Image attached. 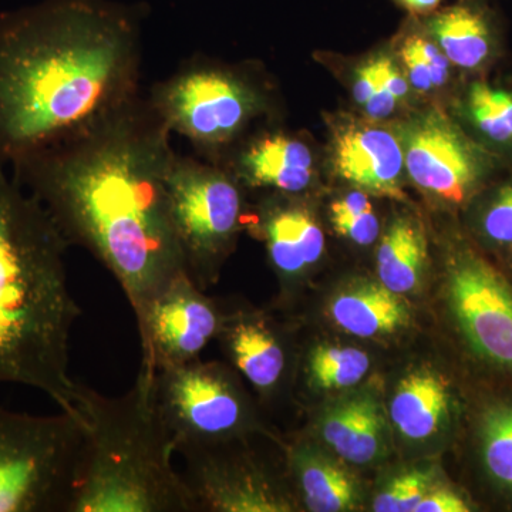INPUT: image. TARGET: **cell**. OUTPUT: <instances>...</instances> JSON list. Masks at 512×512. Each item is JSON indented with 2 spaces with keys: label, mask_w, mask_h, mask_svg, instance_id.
Segmentation results:
<instances>
[{
  "label": "cell",
  "mask_w": 512,
  "mask_h": 512,
  "mask_svg": "<svg viewBox=\"0 0 512 512\" xmlns=\"http://www.w3.org/2000/svg\"><path fill=\"white\" fill-rule=\"evenodd\" d=\"M171 130L148 97L82 136L9 168L64 241L106 266L143 328L151 305L188 274L168 204Z\"/></svg>",
  "instance_id": "cell-1"
},
{
  "label": "cell",
  "mask_w": 512,
  "mask_h": 512,
  "mask_svg": "<svg viewBox=\"0 0 512 512\" xmlns=\"http://www.w3.org/2000/svg\"><path fill=\"white\" fill-rule=\"evenodd\" d=\"M141 12L46 0L0 18V164L82 136L141 96Z\"/></svg>",
  "instance_id": "cell-2"
},
{
  "label": "cell",
  "mask_w": 512,
  "mask_h": 512,
  "mask_svg": "<svg viewBox=\"0 0 512 512\" xmlns=\"http://www.w3.org/2000/svg\"><path fill=\"white\" fill-rule=\"evenodd\" d=\"M67 247L45 208L0 164V384L32 387L77 416L70 340L82 309Z\"/></svg>",
  "instance_id": "cell-3"
},
{
  "label": "cell",
  "mask_w": 512,
  "mask_h": 512,
  "mask_svg": "<svg viewBox=\"0 0 512 512\" xmlns=\"http://www.w3.org/2000/svg\"><path fill=\"white\" fill-rule=\"evenodd\" d=\"M153 380L140 370L117 397L79 382L77 417L86 437L69 512H195L174 467V441L154 403Z\"/></svg>",
  "instance_id": "cell-4"
},
{
  "label": "cell",
  "mask_w": 512,
  "mask_h": 512,
  "mask_svg": "<svg viewBox=\"0 0 512 512\" xmlns=\"http://www.w3.org/2000/svg\"><path fill=\"white\" fill-rule=\"evenodd\" d=\"M79 417L0 407V512H69L84 448Z\"/></svg>",
  "instance_id": "cell-5"
},
{
  "label": "cell",
  "mask_w": 512,
  "mask_h": 512,
  "mask_svg": "<svg viewBox=\"0 0 512 512\" xmlns=\"http://www.w3.org/2000/svg\"><path fill=\"white\" fill-rule=\"evenodd\" d=\"M148 99L171 133L207 158L229 146L262 106L259 93L237 73L194 57L154 84Z\"/></svg>",
  "instance_id": "cell-6"
},
{
  "label": "cell",
  "mask_w": 512,
  "mask_h": 512,
  "mask_svg": "<svg viewBox=\"0 0 512 512\" xmlns=\"http://www.w3.org/2000/svg\"><path fill=\"white\" fill-rule=\"evenodd\" d=\"M168 204L185 268L205 291L217 278L242 220L237 180L220 165L177 153L167 175Z\"/></svg>",
  "instance_id": "cell-7"
},
{
  "label": "cell",
  "mask_w": 512,
  "mask_h": 512,
  "mask_svg": "<svg viewBox=\"0 0 512 512\" xmlns=\"http://www.w3.org/2000/svg\"><path fill=\"white\" fill-rule=\"evenodd\" d=\"M153 396L174 450L187 444L229 440L249 421L247 400L218 363L197 359L157 370Z\"/></svg>",
  "instance_id": "cell-8"
},
{
  "label": "cell",
  "mask_w": 512,
  "mask_h": 512,
  "mask_svg": "<svg viewBox=\"0 0 512 512\" xmlns=\"http://www.w3.org/2000/svg\"><path fill=\"white\" fill-rule=\"evenodd\" d=\"M222 313L190 275L184 274L153 302L143 328L141 372L184 365L200 359L202 350L220 333Z\"/></svg>",
  "instance_id": "cell-9"
},
{
  "label": "cell",
  "mask_w": 512,
  "mask_h": 512,
  "mask_svg": "<svg viewBox=\"0 0 512 512\" xmlns=\"http://www.w3.org/2000/svg\"><path fill=\"white\" fill-rule=\"evenodd\" d=\"M184 458L181 476L195 512H278L291 510L288 495L247 456H224L218 441L175 448Z\"/></svg>",
  "instance_id": "cell-10"
},
{
  "label": "cell",
  "mask_w": 512,
  "mask_h": 512,
  "mask_svg": "<svg viewBox=\"0 0 512 512\" xmlns=\"http://www.w3.org/2000/svg\"><path fill=\"white\" fill-rule=\"evenodd\" d=\"M450 299L473 348L491 362L512 366V289L504 279L484 262L464 259L451 274Z\"/></svg>",
  "instance_id": "cell-11"
},
{
  "label": "cell",
  "mask_w": 512,
  "mask_h": 512,
  "mask_svg": "<svg viewBox=\"0 0 512 512\" xmlns=\"http://www.w3.org/2000/svg\"><path fill=\"white\" fill-rule=\"evenodd\" d=\"M402 147L407 173L419 187L448 201L466 198L477 178V158L443 114L431 111L412 121Z\"/></svg>",
  "instance_id": "cell-12"
},
{
  "label": "cell",
  "mask_w": 512,
  "mask_h": 512,
  "mask_svg": "<svg viewBox=\"0 0 512 512\" xmlns=\"http://www.w3.org/2000/svg\"><path fill=\"white\" fill-rule=\"evenodd\" d=\"M335 167L340 177L384 197L403 198V147L389 131L350 126L335 140Z\"/></svg>",
  "instance_id": "cell-13"
},
{
  "label": "cell",
  "mask_w": 512,
  "mask_h": 512,
  "mask_svg": "<svg viewBox=\"0 0 512 512\" xmlns=\"http://www.w3.org/2000/svg\"><path fill=\"white\" fill-rule=\"evenodd\" d=\"M237 174L251 187L296 194L311 184L312 153L305 143L291 136L262 134L237 157Z\"/></svg>",
  "instance_id": "cell-14"
},
{
  "label": "cell",
  "mask_w": 512,
  "mask_h": 512,
  "mask_svg": "<svg viewBox=\"0 0 512 512\" xmlns=\"http://www.w3.org/2000/svg\"><path fill=\"white\" fill-rule=\"evenodd\" d=\"M218 336L224 340L232 363L261 393H271L282 382L286 353L281 339L268 320L258 315H222Z\"/></svg>",
  "instance_id": "cell-15"
},
{
  "label": "cell",
  "mask_w": 512,
  "mask_h": 512,
  "mask_svg": "<svg viewBox=\"0 0 512 512\" xmlns=\"http://www.w3.org/2000/svg\"><path fill=\"white\" fill-rule=\"evenodd\" d=\"M384 417L370 396L350 397L330 407L322 420L323 439L340 457L367 464L382 451Z\"/></svg>",
  "instance_id": "cell-16"
},
{
  "label": "cell",
  "mask_w": 512,
  "mask_h": 512,
  "mask_svg": "<svg viewBox=\"0 0 512 512\" xmlns=\"http://www.w3.org/2000/svg\"><path fill=\"white\" fill-rule=\"evenodd\" d=\"M330 315L339 328L359 338L392 333L409 322L406 303L382 282H363L340 292L330 305Z\"/></svg>",
  "instance_id": "cell-17"
},
{
  "label": "cell",
  "mask_w": 512,
  "mask_h": 512,
  "mask_svg": "<svg viewBox=\"0 0 512 512\" xmlns=\"http://www.w3.org/2000/svg\"><path fill=\"white\" fill-rule=\"evenodd\" d=\"M448 413V393L430 372L404 377L390 406L394 426L410 440H426L437 433Z\"/></svg>",
  "instance_id": "cell-18"
},
{
  "label": "cell",
  "mask_w": 512,
  "mask_h": 512,
  "mask_svg": "<svg viewBox=\"0 0 512 512\" xmlns=\"http://www.w3.org/2000/svg\"><path fill=\"white\" fill-rule=\"evenodd\" d=\"M293 471L309 510L339 512L353 510L357 501L355 481L348 471L316 448H296Z\"/></svg>",
  "instance_id": "cell-19"
},
{
  "label": "cell",
  "mask_w": 512,
  "mask_h": 512,
  "mask_svg": "<svg viewBox=\"0 0 512 512\" xmlns=\"http://www.w3.org/2000/svg\"><path fill=\"white\" fill-rule=\"evenodd\" d=\"M427 259V244L419 222L397 218L387 229L377 252L380 282L394 293L413 292Z\"/></svg>",
  "instance_id": "cell-20"
},
{
  "label": "cell",
  "mask_w": 512,
  "mask_h": 512,
  "mask_svg": "<svg viewBox=\"0 0 512 512\" xmlns=\"http://www.w3.org/2000/svg\"><path fill=\"white\" fill-rule=\"evenodd\" d=\"M429 30L448 62L463 69L480 66L490 55V25L484 13L473 6L441 10L430 19Z\"/></svg>",
  "instance_id": "cell-21"
},
{
  "label": "cell",
  "mask_w": 512,
  "mask_h": 512,
  "mask_svg": "<svg viewBox=\"0 0 512 512\" xmlns=\"http://www.w3.org/2000/svg\"><path fill=\"white\" fill-rule=\"evenodd\" d=\"M369 356L362 350L345 346L320 345L309 356V376L322 389H346L355 386L369 370Z\"/></svg>",
  "instance_id": "cell-22"
},
{
  "label": "cell",
  "mask_w": 512,
  "mask_h": 512,
  "mask_svg": "<svg viewBox=\"0 0 512 512\" xmlns=\"http://www.w3.org/2000/svg\"><path fill=\"white\" fill-rule=\"evenodd\" d=\"M485 466L498 483L512 488V409L488 414L483 429Z\"/></svg>",
  "instance_id": "cell-23"
},
{
  "label": "cell",
  "mask_w": 512,
  "mask_h": 512,
  "mask_svg": "<svg viewBox=\"0 0 512 512\" xmlns=\"http://www.w3.org/2000/svg\"><path fill=\"white\" fill-rule=\"evenodd\" d=\"M330 210L333 225L340 235L359 245H370L376 241L379 221L363 192H350L342 200L333 202Z\"/></svg>",
  "instance_id": "cell-24"
},
{
  "label": "cell",
  "mask_w": 512,
  "mask_h": 512,
  "mask_svg": "<svg viewBox=\"0 0 512 512\" xmlns=\"http://www.w3.org/2000/svg\"><path fill=\"white\" fill-rule=\"evenodd\" d=\"M262 232H264L269 258L276 271L284 276L301 274L308 265L293 238L282 207H274L266 212L265 217L262 218Z\"/></svg>",
  "instance_id": "cell-25"
},
{
  "label": "cell",
  "mask_w": 512,
  "mask_h": 512,
  "mask_svg": "<svg viewBox=\"0 0 512 512\" xmlns=\"http://www.w3.org/2000/svg\"><path fill=\"white\" fill-rule=\"evenodd\" d=\"M433 476L429 471H412L394 478L377 495L376 512H414L421 498L430 491Z\"/></svg>",
  "instance_id": "cell-26"
},
{
  "label": "cell",
  "mask_w": 512,
  "mask_h": 512,
  "mask_svg": "<svg viewBox=\"0 0 512 512\" xmlns=\"http://www.w3.org/2000/svg\"><path fill=\"white\" fill-rule=\"evenodd\" d=\"M468 109L477 127L491 140L508 143L512 140L510 130L504 123L493 96V87L476 83L470 90Z\"/></svg>",
  "instance_id": "cell-27"
},
{
  "label": "cell",
  "mask_w": 512,
  "mask_h": 512,
  "mask_svg": "<svg viewBox=\"0 0 512 512\" xmlns=\"http://www.w3.org/2000/svg\"><path fill=\"white\" fill-rule=\"evenodd\" d=\"M286 222L291 229L296 244L301 249L306 265L315 264L322 256L325 238L309 212L298 207H282Z\"/></svg>",
  "instance_id": "cell-28"
},
{
  "label": "cell",
  "mask_w": 512,
  "mask_h": 512,
  "mask_svg": "<svg viewBox=\"0 0 512 512\" xmlns=\"http://www.w3.org/2000/svg\"><path fill=\"white\" fill-rule=\"evenodd\" d=\"M484 231L495 242L512 244V185L500 191L485 214Z\"/></svg>",
  "instance_id": "cell-29"
},
{
  "label": "cell",
  "mask_w": 512,
  "mask_h": 512,
  "mask_svg": "<svg viewBox=\"0 0 512 512\" xmlns=\"http://www.w3.org/2000/svg\"><path fill=\"white\" fill-rule=\"evenodd\" d=\"M414 50L419 53L421 59L426 62L433 79L434 86H443L447 82L448 77V59L446 55L434 46L433 43L427 42L426 39L419 36H409Z\"/></svg>",
  "instance_id": "cell-30"
},
{
  "label": "cell",
  "mask_w": 512,
  "mask_h": 512,
  "mask_svg": "<svg viewBox=\"0 0 512 512\" xmlns=\"http://www.w3.org/2000/svg\"><path fill=\"white\" fill-rule=\"evenodd\" d=\"M400 53H402L404 66H406L410 83H412L414 89L419 90V92H427L431 87H434L429 67H427L426 62L421 59L419 53L414 50L409 37L404 40L402 52Z\"/></svg>",
  "instance_id": "cell-31"
},
{
  "label": "cell",
  "mask_w": 512,
  "mask_h": 512,
  "mask_svg": "<svg viewBox=\"0 0 512 512\" xmlns=\"http://www.w3.org/2000/svg\"><path fill=\"white\" fill-rule=\"evenodd\" d=\"M467 504L456 493L450 490L429 491L414 512H467Z\"/></svg>",
  "instance_id": "cell-32"
},
{
  "label": "cell",
  "mask_w": 512,
  "mask_h": 512,
  "mask_svg": "<svg viewBox=\"0 0 512 512\" xmlns=\"http://www.w3.org/2000/svg\"><path fill=\"white\" fill-rule=\"evenodd\" d=\"M396 103V97L383 86L382 82L379 80V76H377L375 92H373L372 96H370V99L367 100V103L363 107H365L367 114L373 117V119H384V117L390 116V114L393 113Z\"/></svg>",
  "instance_id": "cell-33"
},
{
  "label": "cell",
  "mask_w": 512,
  "mask_h": 512,
  "mask_svg": "<svg viewBox=\"0 0 512 512\" xmlns=\"http://www.w3.org/2000/svg\"><path fill=\"white\" fill-rule=\"evenodd\" d=\"M377 83L376 76V63L373 62L365 64L362 69L357 72L355 87H353V96L360 106H365L367 100L370 99L373 92H375Z\"/></svg>",
  "instance_id": "cell-34"
},
{
  "label": "cell",
  "mask_w": 512,
  "mask_h": 512,
  "mask_svg": "<svg viewBox=\"0 0 512 512\" xmlns=\"http://www.w3.org/2000/svg\"><path fill=\"white\" fill-rule=\"evenodd\" d=\"M493 96L498 110H500L501 116H503L504 123L507 124L512 136V93L493 89Z\"/></svg>",
  "instance_id": "cell-35"
},
{
  "label": "cell",
  "mask_w": 512,
  "mask_h": 512,
  "mask_svg": "<svg viewBox=\"0 0 512 512\" xmlns=\"http://www.w3.org/2000/svg\"><path fill=\"white\" fill-rule=\"evenodd\" d=\"M396 2L409 12L423 15L439 8L441 0H396Z\"/></svg>",
  "instance_id": "cell-36"
}]
</instances>
